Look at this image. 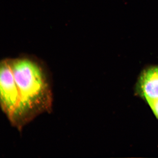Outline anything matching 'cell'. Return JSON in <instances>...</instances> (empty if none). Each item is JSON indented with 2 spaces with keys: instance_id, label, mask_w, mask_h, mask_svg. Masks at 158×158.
<instances>
[{
  "instance_id": "6da1fadb",
  "label": "cell",
  "mask_w": 158,
  "mask_h": 158,
  "mask_svg": "<svg viewBox=\"0 0 158 158\" xmlns=\"http://www.w3.org/2000/svg\"><path fill=\"white\" fill-rule=\"evenodd\" d=\"M9 61L19 94V104L10 122L21 130L37 116L50 112L52 85L48 73L37 62L27 59Z\"/></svg>"
},
{
  "instance_id": "7a4b0ae2",
  "label": "cell",
  "mask_w": 158,
  "mask_h": 158,
  "mask_svg": "<svg viewBox=\"0 0 158 158\" xmlns=\"http://www.w3.org/2000/svg\"><path fill=\"white\" fill-rule=\"evenodd\" d=\"M19 102V92L10 61L4 60L0 68V103L9 121L17 110Z\"/></svg>"
},
{
  "instance_id": "3957f363",
  "label": "cell",
  "mask_w": 158,
  "mask_h": 158,
  "mask_svg": "<svg viewBox=\"0 0 158 158\" xmlns=\"http://www.w3.org/2000/svg\"><path fill=\"white\" fill-rule=\"evenodd\" d=\"M137 91L158 119V66L148 69L141 73Z\"/></svg>"
}]
</instances>
